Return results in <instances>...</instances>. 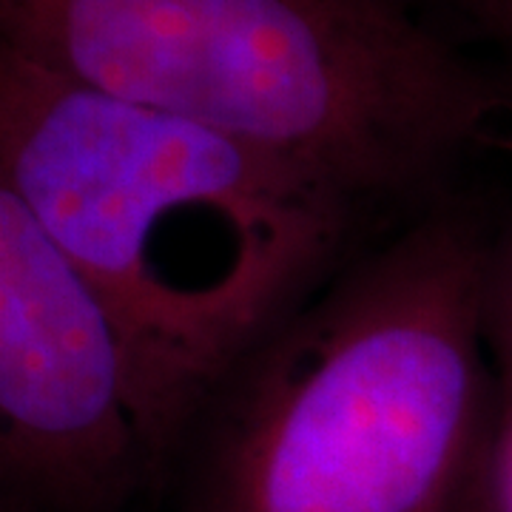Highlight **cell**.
<instances>
[{
    "label": "cell",
    "instance_id": "cell-2",
    "mask_svg": "<svg viewBox=\"0 0 512 512\" xmlns=\"http://www.w3.org/2000/svg\"><path fill=\"white\" fill-rule=\"evenodd\" d=\"M495 242L439 205L319 285L202 404L180 512H498Z\"/></svg>",
    "mask_w": 512,
    "mask_h": 512
},
{
    "label": "cell",
    "instance_id": "cell-1",
    "mask_svg": "<svg viewBox=\"0 0 512 512\" xmlns=\"http://www.w3.org/2000/svg\"><path fill=\"white\" fill-rule=\"evenodd\" d=\"M0 168L109 305L174 461L222 379L328 282L362 208L217 128L6 49Z\"/></svg>",
    "mask_w": 512,
    "mask_h": 512
},
{
    "label": "cell",
    "instance_id": "cell-5",
    "mask_svg": "<svg viewBox=\"0 0 512 512\" xmlns=\"http://www.w3.org/2000/svg\"><path fill=\"white\" fill-rule=\"evenodd\" d=\"M504 83V114L512 126V60ZM512 148V128H510ZM490 348H493L498 404H501V436H498V467H495V498L498 512H512V231L493 254V285H490Z\"/></svg>",
    "mask_w": 512,
    "mask_h": 512
},
{
    "label": "cell",
    "instance_id": "cell-6",
    "mask_svg": "<svg viewBox=\"0 0 512 512\" xmlns=\"http://www.w3.org/2000/svg\"><path fill=\"white\" fill-rule=\"evenodd\" d=\"M467 23L495 40L512 60V0H447Z\"/></svg>",
    "mask_w": 512,
    "mask_h": 512
},
{
    "label": "cell",
    "instance_id": "cell-3",
    "mask_svg": "<svg viewBox=\"0 0 512 512\" xmlns=\"http://www.w3.org/2000/svg\"><path fill=\"white\" fill-rule=\"evenodd\" d=\"M0 49L217 128L353 202L436 185L504 83L416 0H0Z\"/></svg>",
    "mask_w": 512,
    "mask_h": 512
},
{
    "label": "cell",
    "instance_id": "cell-4",
    "mask_svg": "<svg viewBox=\"0 0 512 512\" xmlns=\"http://www.w3.org/2000/svg\"><path fill=\"white\" fill-rule=\"evenodd\" d=\"M171 464L109 305L0 168V512H123Z\"/></svg>",
    "mask_w": 512,
    "mask_h": 512
}]
</instances>
